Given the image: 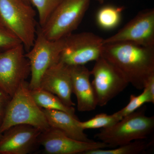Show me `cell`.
I'll use <instances>...</instances> for the list:
<instances>
[{
	"instance_id": "30bf717a",
	"label": "cell",
	"mask_w": 154,
	"mask_h": 154,
	"mask_svg": "<svg viewBox=\"0 0 154 154\" xmlns=\"http://www.w3.org/2000/svg\"><path fill=\"white\" fill-rule=\"evenodd\" d=\"M119 42L154 47V9L140 11L117 33L104 39L103 44Z\"/></svg>"
},
{
	"instance_id": "603a6c76",
	"label": "cell",
	"mask_w": 154,
	"mask_h": 154,
	"mask_svg": "<svg viewBox=\"0 0 154 154\" xmlns=\"http://www.w3.org/2000/svg\"><path fill=\"white\" fill-rule=\"evenodd\" d=\"M11 97L0 88V125L5 115L6 108Z\"/></svg>"
},
{
	"instance_id": "9c48e42d",
	"label": "cell",
	"mask_w": 154,
	"mask_h": 154,
	"mask_svg": "<svg viewBox=\"0 0 154 154\" xmlns=\"http://www.w3.org/2000/svg\"><path fill=\"white\" fill-rule=\"evenodd\" d=\"M91 72L97 106L100 107L107 105L129 84L122 73L102 57L95 61Z\"/></svg>"
},
{
	"instance_id": "7c38bea8",
	"label": "cell",
	"mask_w": 154,
	"mask_h": 154,
	"mask_svg": "<svg viewBox=\"0 0 154 154\" xmlns=\"http://www.w3.org/2000/svg\"><path fill=\"white\" fill-rule=\"evenodd\" d=\"M41 130L27 125L12 127L0 139V154H27L33 151Z\"/></svg>"
},
{
	"instance_id": "ba28073f",
	"label": "cell",
	"mask_w": 154,
	"mask_h": 154,
	"mask_svg": "<svg viewBox=\"0 0 154 154\" xmlns=\"http://www.w3.org/2000/svg\"><path fill=\"white\" fill-rule=\"evenodd\" d=\"M22 43L0 51V88L12 97L30 73Z\"/></svg>"
},
{
	"instance_id": "9a60e30c",
	"label": "cell",
	"mask_w": 154,
	"mask_h": 154,
	"mask_svg": "<svg viewBox=\"0 0 154 154\" xmlns=\"http://www.w3.org/2000/svg\"><path fill=\"white\" fill-rule=\"evenodd\" d=\"M42 109L50 127L60 131L73 139L84 142L93 141L79 126L78 118L61 110Z\"/></svg>"
},
{
	"instance_id": "5bb4252c",
	"label": "cell",
	"mask_w": 154,
	"mask_h": 154,
	"mask_svg": "<svg viewBox=\"0 0 154 154\" xmlns=\"http://www.w3.org/2000/svg\"><path fill=\"white\" fill-rule=\"evenodd\" d=\"M69 67L72 94H74L76 97L78 110L83 112L95 110L97 106V100L94 87L90 81L91 71L85 65Z\"/></svg>"
},
{
	"instance_id": "484cf974",
	"label": "cell",
	"mask_w": 154,
	"mask_h": 154,
	"mask_svg": "<svg viewBox=\"0 0 154 154\" xmlns=\"http://www.w3.org/2000/svg\"><path fill=\"white\" fill-rule=\"evenodd\" d=\"M3 134L1 132V131H0V139L1 138V137H2V136Z\"/></svg>"
},
{
	"instance_id": "ac0fdd59",
	"label": "cell",
	"mask_w": 154,
	"mask_h": 154,
	"mask_svg": "<svg viewBox=\"0 0 154 154\" xmlns=\"http://www.w3.org/2000/svg\"><path fill=\"white\" fill-rule=\"evenodd\" d=\"M150 144L145 141L137 140L110 149H99L86 152L84 154H139L146 152Z\"/></svg>"
},
{
	"instance_id": "277c9868",
	"label": "cell",
	"mask_w": 154,
	"mask_h": 154,
	"mask_svg": "<svg viewBox=\"0 0 154 154\" xmlns=\"http://www.w3.org/2000/svg\"><path fill=\"white\" fill-rule=\"evenodd\" d=\"M36 16L31 5L24 0H0V22L19 38L26 52L36 38Z\"/></svg>"
},
{
	"instance_id": "d4e9b609",
	"label": "cell",
	"mask_w": 154,
	"mask_h": 154,
	"mask_svg": "<svg viewBox=\"0 0 154 154\" xmlns=\"http://www.w3.org/2000/svg\"><path fill=\"white\" fill-rule=\"evenodd\" d=\"M24 1H25L26 2L28 3V4H30V5H31V4H30V0H24Z\"/></svg>"
},
{
	"instance_id": "52a82bcc",
	"label": "cell",
	"mask_w": 154,
	"mask_h": 154,
	"mask_svg": "<svg viewBox=\"0 0 154 154\" xmlns=\"http://www.w3.org/2000/svg\"><path fill=\"white\" fill-rule=\"evenodd\" d=\"M104 38L91 32L70 34L65 37L60 61L68 66L85 65L102 57Z\"/></svg>"
},
{
	"instance_id": "e0dca14e",
	"label": "cell",
	"mask_w": 154,
	"mask_h": 154,
	"mask_svg": "<svg viewBox=\"0 0 154 154\" xmlns=\"http://www.w3.org/2000/svg\"><path fill=\"white\" fill-rule=\"evenodd\" d=\"M123 7L107 5L99 9L96 15V21L100 28L112 30L117 27L121 21Z\"/></svg>"
},
{
	"instance_id": "3957f363",
	"label": "cell",
	"mask_w": 154,
	"mask_h": 154,
	"mask_svg": "<svg viewBox=\"0 0 154 154\" xmlns=\"http://www.w3.org/2000/svg\"><path fill=\"white\" fill-rule=\"evenodd\" d=\"M144 105L110 127L102 128L95 138L114 148L137 140H143L153 131L154 116L146 115Z\"/></svg>"
},
{
	"instance_id": "2e32d148",
	"label": "cell",
	"mask_w": 154,
	"mask_h": 154,
	"mask_svg": "<svg viewBox=\"0 0 154 154\" xmlns=\"http://www.w3.org/2000/svg\"><path fill=\"white\" fill-rule=\"evenodd\" d=\"M31 94L37 105L42 109L61 110L77 118L73 107L65 105L57 96L40 88L31 90Z\"/></svg>"
},
{
	"instance_id": "5b68a950",
	"label": "cell",
	"mask_w": 154,
	"mask_h": 154,
	"mask_svg": "<svg viewBox=\"0 0 154 154\" xmlns=\"http://www.w3.org/2000/svg\"><path fill=\"white\" fill-rule=\"evenodd\" d=\"M91 0H62L39 29L48 39H61L78 28L89 8Z\"/></svg>"
},
{
	"instance_id": "ffe728a7",
	"label": "cell",
	"mask_w": 154,
	"mask_h": 154,
	"mask_svg": "<svg viewBox=\"0 0 154 154\" xmlns=\"http://www.w3.org/2000/svg\"><path fill=\"white\" fill-rule=\"evenodd\" d=\"M143 92L139 95H131L128 104L116 113L122 118L134 112L146 103L154 104V98L152 97L147 88L145 87Z\"/></svg>"
},
{
	"instance_id": "d6986e66",
	"label": "cell",
	"mask_w": 154,
	"mask_h": 154,
	"mask_svg": "<svg viewBox=\"0 0 154 154\" xmlns=\"http://www.w3.org/2000/svg\"><path fill=\"white\" fill-rule=\"evenodd\" d=\"M121 117L114 113L111 115L106 113L97 114L93 118L87 121L78 122L79 126L85 130L88 129H96L110 127L122 119Z\"/></svg>"
},
{
	"instance_id": "44dd1931",
	"label": "cell",
	"mask_w": 154,
	"mask_h": 154,
	"mask_svg": "<svg viewBox=\"0 0 154 154\" xmlns=\"http://www.w3.org/2000/svg\"><path fill=\"white\" fill-rule=\"evenodd\" d=\"M62 0H30L36 8L38 16L39 27H41Z\"/></svg>"
},
{
	"instance_id": "cb8c5ba5",
	"label": "cell",
	"mask_w": 154,
	"mask_h": 154,
	"mask_svg": "<svg viewBox=\"0 0 154 154\" xmlns=\"http://www.w3.org/2000/svg\"><path fill=\"white\" fill-rule=\"evenodd\" d=\"M95 1L100 3V4H103L105 2V0H95Z\"/></svg>"
},
{
	"instance_id": "7402d4cb",
	"label": "cell",
	"mask_w": 154,
	"mask_h": 154,
	"mask_svg": "<svg viewBox=\"0 0 154 154\" xmlns=\"http://www.w3.org/2000/svg\"><path fill=\"white\" fill-rule=\"evenodd\" d=\"M22 42L0 22V50H6Z\"/></svg>"
},
{
	"instance_id": "7a4b0ae2",
	"label": "cell",
	"mask_w": 154,
	"mask_h": 154,
	"mask_svg": "<svg viewBox=\"0 0 154 154\" xmlns=\"http://www.w3.org/2000/svg\"><path fill=\"white\" fill-rule=\"evenodd\" d=\"M19 125H31L42 132L50 128L42 108L34 101L29 83L26 81L20 85L11 97L0 125V131L3 134Z\"/></svg>"
},
{
	"instance_id": "8992f818",
	"label": "cell",
	"mask_w": 154,
	"mask_h": 154,
	"mask_svg": "<svg viewBox=\"0 0 154 154\" xmlns=\"http://www.w3.org/2000/svg\"><path fill=\"white\" fill-rule=\"evenodd\" d=\"M65 43V38L56 40L48 39L37 29L36 38L33 46L25 56L30 63V90L39 88L40 81L49 68L59 62Z\"/></svg>"
},
{
	"instance_id": "4fadbf2b",
	"label": "cell",
	"mask_w": 154,
	"mask_h": 154,
	"mask_svg": "<svg viewBox=\"0 0 154 154\" xmlns=\"http://www.w3.org/2000/svg\"><path fill=\"white\" fill-rule=\"evenodd\" d=\"M39 88L57 96L66 106L75 105L72 100V85L70 67L60 61L45 72Z\"/></svg>"
},
{
	"instance_id": "8fae6325",
	"label": "cell",
	"mask_w": 154,
	"mask_h": 154,
	"mask_svg": "<svg viewBox=\"0 0 154 154\" xmlns=\"http://www.w3.org/2000/svg\"><path fill=\"white\" fill-rule=\"evenodd\" d=\"M38 143L48 154H84L93 150L110 148L108 145L100 141L84 142L73 139L60 131L51 127L42 132Z\"/></svg>"
},
{
	"instance_id": "6da1fadb",
	"label": "cell",
	"mask_w": 154,
	"mask_h": 154,
	"mask_svg": "<svg viewBox=\"0 0 154 154\" xmlns=\"http://www.w3.org/2000/svg\"><path fill=\"white\" fill-rule=\"evenodd\" d=\"M102 57L137 90H143L154 76V47L128 42L107 43L103 45Z\"/></svg>"
}]
</instances>
